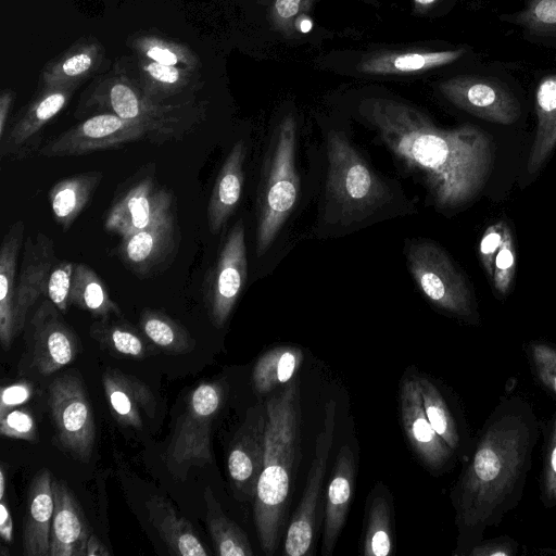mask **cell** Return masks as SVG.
Returning <instances> with one entry per match:
<instances>
[{"label": "cell", "mask_w": 556, "mask_h": 556, "mask_svg": "<svg viewBox=\"0 0 556 556\" xmlns=\"http://www.w3.org/2000/svg\"><path fill=\"white\" fill-rule=\"evenodd\" d=\"M533 24L540 26L556 25V0H536L532 3L529 13Z\"/></svg>", "instance_id": "cell-49"}, {"label": "cell", "mask_w": 556, "mask_h": 556, "mask_svg": "<svg viewBox=\"0 0 556 556\" xmlns=\"http://www.w3.org/2000/svg\"><path fill=\"white\" fill-rule=\"evenodd\" d=\"M76 87V85L43 87L40 94L28 105L24 114L5 132L1 140V157L26 155L27 148L35 142L43 127L64 109Z\"/></svg>", "instance_id": "cell-20"}, {"label": "cell", "mask_w": 556, "mask_h": 556, "mask_svg": "<svg viewBox=\"0 0 556 556\" xmlns=\"http://www.w3.org/2000/svg\"><path fill=\"white\" fill-rule=\"evenodd\" d=\"M23 236L24 223L16 220L7 230L0 247V341L5 351L16 337L17 260Z\"/></svg>", "instance_id": "cell-27"}, {"label": "cell", "mask_w": 556, "mask_h": 556, "mask_svg": "<svg viewBox=\"0 0 556 556\" xmlns=\"http://www.w3.org/2000/svg\"><path fill=\"white\" fill-rule=\"evenodd\" d=\"M312 28V22L306 18L302 17L301 21H299V30L303 34L308 33Z\"/></svg>", "instance_id": "cell-53"}, {"label": "cell", "mask_w": 556, "mask_h": 556, "mask_svg": "<svg viewBox=\"0 0 556 556\" xmlns=\"http://www.w3.org/2000/svg\"><path fill=\"white\" fill-rule=\"evenodd\" d=\"M101 172H86L66 177L49 191V202L59 226L66 231L89 203L102 180Z\"/></svg>", "instance_id": "cell-30"}, {"label": "cell", "mask_w": 556, "mask_h": 556, "mask_svg": "<svg viewBox=\"0 0 556 556\" xmlns=\"http://www.w3.org/2000/svg\"><path fill=\"white\" fill-rule=\"evenodd\" d=\"M70 304L90 313L96 319L122 314L119 306L111 299L105 283L84 263L75 264Z\"/></svg>", "instance_id": "cell-34"}, {"label": "cell", "mask_w": 556, "mask_h": 556, "mask_svg": "<svg viewBox=\"0 0 556 556\" xmlns=\"http://www.w3.org/2000/svg\"><path fill=\"white\" fill-rule=\"evenodd\" d=\"M179 241L175 211L160 223L121 239L116 253L132 274L148 278L160 274L172 263Z\"/></svg>", "instance_id": "cell-16"}, {"label": "cell", "mask_w": 556, "mask_h": 556, "mask_svg": "<svg viewBox=\"0 0 556 556\" xmlns=\"http://www.w3.org/2000/svg\"><path fill=\"white\" fill-rule=\"evenodd\" d=\"M334 426L336 402L330 400L325 407L323 427L316 439L315 454L302 498L287 529L285 552L289 556H304L312 548L316 529L318 498L333 443Z\"/></svg>", "instance_id": "cell-11"}, {"label": "cell", "mask_w": 556, "mask_h": 556, "mask_svg": "<svg viewBox=\"0 0 556 556\" xmlns=\"http://www.w3.org/2000/svg\"><path fill=\"white\" fill-rule=\"evenodd\" d=\"M90 337L115 357L142 359L159 353V349L142 333L123 319H97L89 328Z\"/></svg>", "instance_id": "cell-31"}, {"label": "cell", "mask_w": 556, "mask_h": 556, "mask_svg": "<svg viewBox=\"0 0 556 556\" xmlns=\"http://www.w3.org/2000/svg\"><path fill=\"white\" fill-rule=\"evenodd\" d=\"M315 0H270L269 16L273 24L281 31L289 34L293 23L307 12Z\"/></svg>", "instance_id": "cell-45"}, {"label": "cell", "mask_w": 556, "mask_h": 556, "mask_svg": "<svg viewBox=\"0 0 556 556\" xmlns=\"http://www.w3.org/2000/svg\"><path fill=\"white\" fill-rule=\"evenodd\" d=\"M33 394V387L27 381H20L1 390L0 416L26 402Z\"/></svg>", "instance_id": "cell-48"}, {"label": "cell", "mask_w": 556, "mask_h": 556, "mask_svg": "<svg viewBox=\"0 0 556 556\" xmlns=\"http://www.w3.org/2000/svg\"><path fill=\"white\" fill-rule=\"evenodd\" d=\"M391 513L384 497L371 502L364 535L365 556H387L392 553Z\"/></svg>", "instance_id": "cell-41"}, {"label": "cell", "mask_w": 556, "mask_h": 556, "mask_svg": "<svg viewBox=\"0 0 556 556\" xmlns=\"http://www.w3.org/2000/svg\"><path fill=\"white\" fill-rule=\"evenodd\" d=\"M414 1L420 5H428L432 2H434L435 0H414Z\"/></svg>", "instance_id": "cell-55"}, {"label": "cell", "mask_w": 556, "mask_h": 556, "mask_svg": "<svg viewBox=\"0 0 556 556\" xmlns=\"http://www.w3.org/2000/svg\"><path fill=\"white\" fill-rule=\"evenodd\" d=\"M266 403L250 407L235 433L227 457V470L235 496L254 500L265 455Z\"/></svg>", "instance_id": "cell-14"}, {"label": "cell", "mask_w": 556, "mask_h": 556, "mask_svg": "<svg viewBox=\"0 0 556 556\" xmlns=\"http://www.w3.org/2000/svg\"><path fill=\"white\" fill-rule=\"evenodd\" d=\"M440 90L459 109L493 123L509 125L520 116L517 99L507 89L486 78L454 77L443 81Z\"/></svg>", "instance_id": "cell-17"}, {"label": "cell", "mask_w": 556, "mask_h": 556, "mask_svg": "<svg viewBox=\"0 0 556 556\" xmlns=\"http://www.w3.org/2000/svg\"><path fill=\"white\" fill-rule=\"evenodd\" d=\"M139 58L165 65L198 70L200 61L185 45L159 36L142 35L132 41Z\"/></svg>", "instance_id": "cell-40"}, {"label": "cell", "mask_w": 556, "mask_h": 556, "mask_svg": "<svg viewBox=\"0 0 556 556\" xmlns=\"http://www.w3.org/2000/svg\"><path fill=\"white\" fill-rule=\"evenodd\" d=\"M141 88L152 99L162 102L164 98L176 96L186 89L197 87L198 70L165 65L139 58Z\"/></svg>", "instance_id": "cell-38"}, {"label": "cell", "mask_w": 556, "mask_h": 556, "mask_svg": "<svg viewBox=\"0 0 556 556\" xmlns=\"http://www.w3.org/2000/svg\"><path fill=\"white\" fill-rule=\"evenodd\" d=\"M412 277L438 308L471 325L479 324L475 296L450 255L429 240L412 241L406 250Z\"/></svg>", "instance_id": "cell-8"}, {"label": "cell", "mask_w": 556, "mask_h": 556, "mask_svg": "<svg viewBox=\"0 0 556 556\" xmlns=\"http://www.w3.org/2000/svg\"><path fill=\"white\" fill-rule=\"evenodd\" d=\"M247 268L244 226L242 220H238L229 231L205 282L207 314L216 328H222L228 320L244 287Z\"/></svg>", "instance_id": "cell-12"}, {"label": "cell", "mask_w": 556, "mask_h": 556, "mask_svg": "<svg viewBox=\"0 0 556 556\" xmlns=\"http://www.w3.org/2000/svg\"><path fill=\"white\" fill-rule=\"evenodd\" d=\"M361 114L396 159L420 175L438 208L464 206L486 182L493 144L480 128L443 129L416 108L383 98L365 100Z\"/></svg>", "instance_id": "cell-2"}, {"label": "cell", "mask_w": 556, "mask_h": 556, "mask_svg": "<svg viewBox=\"0 0 556 556\" xmlns=\"http://www.w3.org/2000/svg\"><path fill=\"white\" fill-rule=\"evenodd\" d=\"M139 329L161 351L170 354L191 352L195 346L193 337L177 320L157 309H143Z\"/></svg>", "instance_id": "cell-39"}, {"label": "cell", "mask_w": 556, "mask_h": 556, "mask_svg": "<svg viewBox=\"0 0 556 556\" xmlns=\"http://www.w3.org/2000/svg\"><path fill=\"white\" fill-rule=\"evenodd\" d=\"M5 492V473L4 469L0 468V501L3 500Z\"/></svg>", "instance_id": "cell-54"}, {"label": "cell", "mask_w": 556, "mask_h": 556, "mask_svg": "<svg viewBox=\"0 0 556 556\" xmlns=\"http://www.w3.org/2000/svg\"><path fill=\"white\" fill-rule=\"evenodd\" d=\"M48 391L60 443L77 459L88 462L94 446L96 425L81 379L66 372L58 376Z\"/></svg>", "instance_id": "cell-9"}, {"label": "cell", "mask_w": 556, "mask_h": 556, "mask_svg": "<svg viewBox=\"0 0 556 556\" xmlns=\"http://www.w3.org/2000/svg\"><path fill=\"white\" fill-rule=\"evenodd\" d=\"M103 49L96 41L75 46L60 59L47 65L41 75L43 87L76 85L87 78L100 65Z\"/></svg>", "instance_id": "cell-33"}, {"label": "cell", "mask_w": 556, "mask_h": 556, "mask_svg": "<svg viewBox=\"0 0 556 556\" xmlns=\"http://www.w3.org/2000/svg\"><path fill=\"white\" fill-rule=\"evenodd\" d=\"M326 202L334 223H361L392 199L390 186L340 131L327 136Z\"/></svg>", "instance_id": "cell-5"}, {"label": "cell", "mask_w": 556, "mask_h": 556, "mask_svg": "<svg viewBox=\"0 0 556 556\" xmlns=\"http://www.w3.org/2000/svg\"><path fill=\"white\" fill-rule=\"evenodd\" d=\"M147 138V128L113 113H98L74 125L39 150L41 156L84 155L97 151L121 148Z\"/></svg>", "instance_id": "cell-10"}, {"label": "cell", "mask_w": 556, "mask_h": 556, "mask_svg": "<svg viewBox=\"0 0 556 556\" xmlns=\"http://www.w3.org/2000/svg\"><path fill=\"white\" fill-rule=\"evenodd\" d=\"M83 113H113L144 126L149 140L165 143L190 132L204 117V106L191 101L163 103L124 74H114L97 81L81 98Z\"/></svg>", "instance_id": "cell-4"}, {"label": "cell", "mask_w": 556, "mask_h": 556, "mask_svg": "<svg viewBox=\"0 0 556 556\" xmlns=\"http://www.w3.org/2000/svg\"><path fill=\"white\" fill-rule=\"evenodd\" d=\"M151 525L165 543L170 555L206 556L207 551L192 525L180 516L173 504L162 495H153L146 502Z\"/></svg>", "instance_id": "cell-28"}, {"label": "cell", "mask_w": 556, "mask_h": 556, "mask_svg": "<svg viewBox=\"0 0 556 556\" xmlns=\"http://www.w3.org/2000/svg\"><path fill=\"white\" fill-rule=\"evenodd\" d=\"M102 386L112 415L119 425L141 429L143 415L154 417L155 399L136 377L108 368L102 374Z\"/></svg>", "instance_id": "cell-22"}, {"label": "cell", "mask_w": 556, "mask_h": 556, "mask_svg": "<svg viewBox=\"0 0 556 556\" xmlns=\"http://www.w3.org/2000/svg\"><path fill=\"white\" fill-rule=\"evenodd\" d=\"M542 469L539 478L540 501L545 508H556V410L541 424Z\"/></svg>", "instance_id": "cell-42"}, {"label": "cell", "mask_w": 556, "mask_h": 556, "mask_svg": "<svg viewBox=\"0 0 556 556\" xmlns=\"http://www.w3.org/2000/svg\"><path fill=\"white\" fill-rule=\"evenodd\" d=\"M419 384L424 408L432 428L456 455H464L466 459L473 442L466 425H463L460 418L454 414L447 400L434 382L426 377H420Z\"/></svg>", "instance_id": "cell-29"}, {"label": "cell", "mask_w": 556, "mask_h": 556, "mask_svg": "<svg viewBox=\"0 0 556 556\" xmlns=\"http://www.w3.org/2000/svg\"><path fill=\"white\" fill-rule=\"evenodd\" d=\"M538 125L527 169L538 172L556 146V75L544 77L535 93Z\"/></svg>", "instance_id": "cell-32"}, {"label": "cell", "mask_w": 556, "mask_h": 556, "mask_svg": "<svg viewBox=\"0 0 556 556\" xmlns=\"http://www.w3.org/2000/svg\"><path fill=\"white\" fill-rule=\"evenodd\" d=\"M355 476V462L351 447L342 445L337 455L328 483L325 507L321 555H331L344 527L350 508Z\"/></svg>", "instance_id": "cell-23"}, {"label": "cell", "mask_w": 556, "mask_h": 556, "mask_svg": "<svg viewBox=\"0 0 556 556\" xmlns=\"http://www.w3.org/2000/svg\"><path fill=\"white\" fill-rule=\"evenodd\" d=\"M224 399L225 388L218 381L202 382L189 394L163 456L173 478L185 480L192 467L213 463L212 424Z\"/></svg>", "instance_id": "cell-7"}, {"label": "cell", "mask_w": 556, "mask_h": 556, "mask_svg": "<svg viewBox=\"0 0 556 556\" xmlns=\"http://www.w3.org/2000/svg\"><path fill=\"white\" fill-rule=\"evenodd\" d=\"M14 94L10 89H5L0 96V141L5 136L7 123L12 109Z\"/></svg>", "instance_id": "cell-50"}, {"label": "cell", "mask_w": 556, "mask_h": 556, "mask_svg": "<svg viewBox=\"0 0 556 556\" xmlns=\"http://www.w3.org/2000/svg\"><path fill=\"white\" fill-rule=\"evenodd\" d=\"M525 352L535 380L556 401V344L533 340L526 344Z\"/></svg>", "instance_id": "cell-43"}, {"label": "cell", "mask_w": 556, "mask_h": 556, "mask_svg": "<svg viewBox=\"0 0 556 556\" xmlns=\"http://www.w3.org/2000/svg\"><path fill=\"white\" fill-rule=\"evenodd\" d=\"M265 455L254 497V522L266 555L278 546L301 447L299 381L266 401Z\"/></svg>", "instance_id": "cell-3"}, {"label": "cell", "mask_w": 556, "mask_h": 556, "mask_svg": "<svg viewBox=\"0 0 556 556\" xmlns=\"http://www.w3.org/2000/svg\"><path fill=\"white\" fill-rule=\"evenodd\" d=\"M175 211L173 194L159 186L152 175H146L116 197L103 225L106 231L123 239L160 223Z\"/></svg>", "instance_id": "cell-13"}, {"label": "cell", "mask_w": 556, "mask_h": 556, "mask_svg": "<svg viewBox=\"0 0 556 556\" xmlns=\"http://www.w3.org/2000/svg\"><path fill=\"white\" fill-rule=\"evenodd\" d=\"M203 500L206 525L215 552L220 556H252L253 549L242 529L223 511L212 489L205 486Z\"/></svg>", "instance_id": "cell-35"}, {"label": "cell", "mask_w": 556, "mask_h": 556, "mask_svg": "<svg viewBox=\"0 0 556 556\" xmlns=\"http://www.w3.org/2000/svg\"><path fill=\"white\" fill-rule=\"evenodd\" d=\"M52 476L40 470L31 480L23 522V555L49 556L50 529L54 511Z\"/></svg>", "instance_id": "cell-24"}, {"label": "cell", "mask_w": 556, "mask_h": 556, "mask_svg": "<svg viewBox=\"0 0 556 556\" xmlns=\"http://www.w3.org/2000/svg\"><path fill=\"white\" fill-rule=\"evenodd\" d=\"M519 549L518 542L509 535L483 539L470 552L469 556H515Z\"/></svg>", "instance_id": "cell-47"}, {"label": "cell", "mask_w": 556, "mask_h": 556, "mask_svg": "<svg viewBox=\"0 0 556 556\" xmlns=\"http://www.w3.org/2000/svg\"><path fill=\"white\" fill-rule=\"evenodd\" d=\"M56 261L54 242L49 236L39 231L35 238L27 237L17 276L16 336L23 330L30 308L46 294L48 278Z\"/></svg>", "instance_id": "cell-19"}, {"label": "cell", "mask_w": 556, "mask_h": 556, "mask_svg": "<svg viewBox=\"0 0 556 556\" xmlns=\"http://www.w3.org/2000/svg\"><path fill=\"white\" fill-rule=\"evenodd\" d=\"M110 554L105 545H103L96 535L90 534L86 556H109Z\"/></svg>", "instance_id": "cell-52"}, {"label": "cell", "mask_w": 556, "mask_h": 556, "mask_svg": "<svg viewBox=\"0 0 556 556\" xmlns=\"http://www.w3.org/2000/svg\"><path fill=\"white\" fill-rule=\"evenodd\" d=\"M54 511L49 556H86L90 529L76 497L67 485L52 478Z\"/></svg>", "instance_id": "cell-21"}, {"label": "cell", "mask_w": 556, "mask_h": 556, "mask_svg": "<svg viewBox=\"0 0 556 556\" xmlns=\"http://www.w3.org/2000/svg\"><path fill=\"white\" fill-rule=\"evenodd\" d=\"M0 534L4 542H12L13 522L10 509L7 506L4 500L0 501Z\"/></svg>", "instance_id": "cell-51"}, {"label": "cell", "mask_w": 556, "mask_h": 556, "mask_svg": "<svg viewBox=\"0 0 556 556\" xmlns=\"http://www.w3.org/2000/svg\"><path fill=\"white\" fill-rule=\"evenodd\" d=\"M540 434L532 404L518 395L502 396L485 418L451 491L457 554L468 555L518 506Z\"/></svg>", "instance_id": "cell-1"}, {"label": "cell", "mask_w": 556, "mask_h": 556, "mask_svg": "<svg viewBox=\"0 0 556 556\" xmlns=\"http://www.w3.org/2000/svg\"><path fill=\"white\" fill-rule=\"evenodd\" d=\"M464 50L379 54L366 60L361 71L369 74H405L434 68L454 62Z\"/></svg>", "instance_id": "cell-36"}, {"label": "cell", "mask_w": 556, "mask_h": 556, "mask_svg": "<svg viewBox=\"0 0 556 556\" xmlns=\"http://www.w3.org/2000/svg\"><path fill=\"white\" fill-rule=\"evenodd\" d=\"M74 267L75 263L71 261H56L48 278L46 294L61 313H66L71 305Z\"/></svg>", "instance_id": "cell-44"}, {"label": "cell", "mask_w": 556, "mask_h": 556, "mask_svg": "<svg viewBox=\"0 0 556 556\" xmlns=\"http://www.w3.org/2000/svg\"><path fill=\"white\" fill-rule=\"evenodd\" d=\"M245 146L238 141L226 156L215 179L207 204V224L212 233H218L237 207L244 181Z\"/></svg>", "instance_id": "cell-26"}, {"label": "cell", "mask_w": 556, "mask_h": 556, "mask_svg": "<svg viewBox=\"0 0 556 556\" xmlns=\"http://www.w3.org/2000/svg\"><path fill=\"white\" fill-rule=\"evenodd\" d=\"M33 364L39 374L49 376L72 363L80 352V342L65 323L61 312L43 300L29 321Z\"/></svg>", "instance_id": "cell-15"}, {"label": "cell", "mask_w": 556, "mask_h": 556, "mask_svg": "<svg viewBox=\"0 0 556 556\" xmlns=\"http://www.w3.org/2000/svg\"><path fill=\"white\" fill-rule=\"evenodd\" d=\"M0 433L3 437L37 441V428L34 418L28 412L17 407L0 416Z\"/></svg>", "instance_id": "cell-46"}, {"label": "cell", "mask_w": 556, "mask_h": 556, "mask_svg": "<svg viewBox=\"0 0 556 556\" xmlns=\"http://www.w3.org/2000/svg\"><path fill=\"white\" fill-rule=\"evenodd\" d=\"M295 139V121L292 115H288L275 131L261 184L257 201V256L267 252L298 199Z\"/></svg>", "instance_id": "cell-6"}, {"label": "cell", "mask_w": 556, "mask_h": 556, "mask_svg": "<svg viewBox=\"0 0 556 556\" xmlns=\"http://www.w3.org/2000/svg\"><path fill=\"white\" fill-rule=\"evenodd\" d=\"M303 361L298 346H277L260 356L252 372L253 387L257 393H267L294 377Z\"/></svg>", "instance_id": "cell-37"}, {"label": "cell", "mask_w": 556, "mask_h": 556, "mask_svg": "<svg viewBox=\"0 0 556 556\" xmlns=\"http://www.w3.org/2000/svg\"><path fill=\"white\" fill-rule=\"evenodd\" d=\"M479 256L493 290L500 298L510 292L516 274V248L506 220L493 223L483 231Z\"/></svg>", "instance_id": "cell-25"}, {"label": "cell", "mask_w": 556, "mask_h": 556, "mask_svg": "<svg viewBox=\"0 0 556 556\" xmlns=\"http://www.w3.org/2000/svg\"><path fill=\"white\" fill-rule=\"evenodd\" d=\"M400 406L406 437L422 463L433 471L450 466L455 453L435 432L426 415L419 378L410 377L401 382Z\"/></svg>", "instance_id": "cell-18"}]
</instances>
